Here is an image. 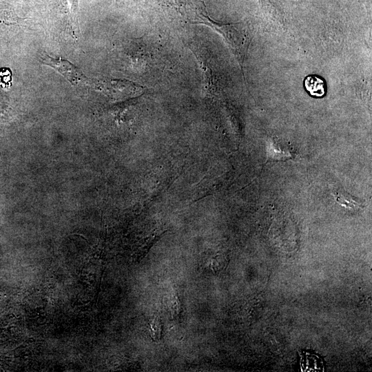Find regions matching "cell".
<instances>
[{
  "label": "cell",
  "mask_w": 372,
  "mask_h": 372,
  "mask_svg": "<svg viewBox=\"0 0 372 372\" xmlns=\"http://www.w3.org/2000/svg\"><path fill=\"white\" fill-rule=\"evenodd\" d=\"M191 23L204 24L220 34L237 59L240 67H242L251 41L250 31L246 24L216 22L210 18L203 3L194 8Z\"/></svg>",
  "instance_id": "obj_1"
},
{
  "label": "cell",
  "mask_w": 372,
  "mask_h": 372,
  "mask_svg": "<svg viewBox=\"0 0 372 372\" xmlns=\"http://www.w3.org/2000/svg\"><path fill=\"white\" fill-rule=\"evenodd\" d=\"M42 61L61 74L74 85L86 84L88 82V79L81 70L65 59L61 57L56 59L46 54L42 57Z\"/></svg>",
  "instance_id": "obj_2"
},
{
  "label": "cell",
  "mask_w": 372,
  "mask_h": 372,
  "mask_svg": "<svg viewBox=\"0 0 372 372\" xmlns=\"http://www.w3.org/2000/svg\"><path fill=\"white\" fill-rule=\"evenodd\" d=\"M304 87L315 97H322L326 92L324 81L316 75H309L305 78Z\"/></svg>",
  "instance_id": "obj_3"
},
{
  "label": "cell",
  "mask_w": 372,
  "mask_h": 372,
  "mask_svg": "<svg viewBox=\"0 0 372 372\" xmlns=\"http://www.w3.org/2000/svg\"><path fill=\"white\" fill-rule=\"evenodd\" d=\"M333 195L336 202L342 207L351 209H358L363 207V203L360 202L357 198L344 191L333 192Z\"/></svg>",
  "instance_id": "obj_4"
},
{
  "label": "cell",
  "mask_w": 372,
  "mask_h": 372,
  "mask_svg": "<svg viewBox=\"0 0 372 372\" xmlns=\"http://www.w3.org/2000/svg\"><path fill=\"white\" fill-rule=\"evenodd\" d=\"M11 72L8 69H2L0 71V85L3 87H7L10 85L11 83Z\"/></svg>",
  "instance_id": "obj_5"
}]
</instances>
